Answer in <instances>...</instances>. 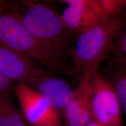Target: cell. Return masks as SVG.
Listing matches in <instances>:
<instances>
[{
    "label": "cell",
    "mask_w": 126,
    "mask_h": 126,
    "mask_svg": "<svg viewBox=\"0 0 126 126\" xmlns=\"http://www.w3.org/2000/svg\"><path fill=\"white\" fill-rule=\"evenodd\" d=\"M14 81L0 72V97L7 95V93L13 86Z\"/></svg>",
    "instance_id": "obj_14"
},
{
    "label": "cell",
    "mask_w": 126,
    "mask_h": 126,
    "mask_svg": "<svg viewBox=\"0 0 126 126\" xmlns=\"http://www.w3.org/2000/svg\"><path fill=\"white\" fill-rule=\"evenodd\" d=\"M103 19L116 16L125 10L126 0H99Z\"/></svg>",
    "instance_id": "obj_13"
},
{
    "label": "cell",
    "mask_w": 126,
    "mask_h": 126,
    "mask_svg": "<svg viewBox=\"0 0 126 126\" xmlns=\"http://www.w3.org/2000/svg\"><path fill=\"white\" fill-rule=\"evenodd\" d=\"M0 43L25 54L50 72L72 76L76 74L72 65L63 61L32 35L20 19L0 15Z\"/></svg>",
    "instance_id": "obj_3"
},
{
    "label": "cell",
    "mask_w": 126,
    "mask_h": 126,
    "mask_svg": "<svg viewBox=\"0 0 126 126\" xmlns=\"http://www.w3.org/2000/svg\"><path fill=\"white\" fill-rule=\"evenodd\" d=\"M15 91L23 115L32 125L62 126L58 110L36 90L20 82Z\"/></svg>",
    "instance_id": "obj_5"
},
{
    "label": "cell",
    "mask_w": 126,
    "mask_h": 126,
    "mask_svg": "<svg viewBox=\"0 0 126 126\" xmlns=\"http://www.w3.org/2000/svg\"><path fill=\"white\" fill-rule=\"evenodd\" d=\"M91 75L92 119L102 126H124L122 107L112 83L98 70L91 72Z\"/></svg>",
    "instance_id": "obj_4"
},
{
    "label": "cell",
    "mask_w": 126,
    "mask_h": 126,
    "mask_svg": "<svg viewBox=\"0 0 126 126\" xmlns=\"http://www.w3.org/2000/svg\"><path fill=\"white\" fill-rule=\"evenodd\" d=\"M109 55V66L126 63V21L114 39Z\"/></svg>",
    "instance_id": "obj_12"
},
{
    "label": "cell",
    "mask_w": 126,
    "mask_h": 126,
    "mask_svg": "<svg viewBox=\"0 0 126 126\" xmlns=\"http://www.w3.org/2000/svg\"><path fill=\"white\" fill-rule=\"evenodd\" d=\"M86 126H102L93 120H91Z\"/></svg>",
    "instance_id": "obj_15"
},
{
    "label": "cell",
    "mask_w": 126,
    "mask_h": 126,
    "mask_svg": "<svg viewBox=\"0 0 126 126\" xmlns=\"http://www.w3.org/2000/svg\"><path fill=\"white\" fill-rule=\"evenodd\" d=\"M110 78L126 119V63L109 66Z\"/></svg>",
    "instance_id": "obj_11"
},
{
    "label": "cell",
    "mask_w": 126,
    "mask_h": 126,
    "mask_svg": "<svg viewBox=\"0 0 126 126\" xmlns=\"http://www.w3.org/2000/svg\"><path fill=\"white\" fill-rule=\"evenodd\" d=\"M93 86L91 72L82 75L80 82L74 90L72 98L63 109L68 126H86L92 120Z\"/></svg>",
    "instance_id": "obj_8"
},
{
    "label": "cell",
    "mask_w": 126,
    "mask_h": 126,
    "mask_svg": "<svg viewBox=\"0 0 126 126\" xmlns=\"http://www.w3.org/2000/svg\"><path fill=\"white\" fill-rule=\"evenodd\" d=\"M20 20L32 35L53 54L65 63L71 64L70 61L73 64V33L53 9L45 4H33Z\"/></svg>",
    "instance_id": "obj_1"
},
{
    "label": "cell",
    "mask_w": 126,
    "mask_h": 126,
    "mask_svg": "<svg viewBox=\"0 0 126 126\" xmlns=\"http://www.w3.org/2000/svg\"><path fill=\"white\" fill-rule=\"evenodd\" d=\"M31 126H37V125H32Z\"/></svg>",
    "instance_id": "obj_16"
},
{
    "label": "cell",
    "mask_w": 126,
    "mask_h": 126,
    "mask_svg": "<svg viewBox=\"0 0 126 126\" xmlns=\"http://www.w3.org/2000/svg\"><path fill=\"white\" fill-rule=\"evenodd\" d=\"M67 4L61 17L73 33H81L94 27L103 20L99 0H64Z\"/></svg>",
    "instance_id": "obj_6"
},
{
    "label": "cell",
    "mask_w": 126,
    "mask_h": 126,
    "mask_svg": "<svg viewBox=\"0 0 126 126\" xmlns=\"http://www.w3.org/2000/svg\"><path fill=\"white\" fill-rule=\"evenodd\" d=\"M32 82L33 88L40 94L55 108L62 109L65 107L72 98L73 91L67 82L61 78L48 76L45 73Z\"/></svg>",
    "instance_id": "obj_9"
},
{
    "label": "cell",
    "mask_w": 126,
    "mask_h": 126,
    "mask_svg": "<svg viewBox=\"0 0 126 126\" xmlns=\"http://www.w3.org/2000/svg\"><path fill=\"white\" fill-rule=\"evenodd\" d=\"M126 21V6L118 16L104 19L100 23L80 34L75 45L72 58L73 66L83 74L98 70L107 58L114 39Z\"/></svg>",
    "instance_id": "obj_2"
},
{
    "label": "cell",
    "mask_w": 126,
    "mask_h": 126,
    "mask_svg": "<svg viewBox=\"0 0 126 126\" xmlns=\"http://www.w3.org/2000/svg\"><path fill=\"white\" fill-rule=\"evenodd\" d=\"M33 59L0 44V72L13 81L31 82L45 74Z\"/></svg>",
    "instance_id": "obj_7"
},
{
    "label": "cell",
    "mask_w": 126,
    "mask_h": 126,
    "mask_svg": "<svg viewBox=\"0 0 126 126\" xmlns=\"http://www.w3.org/2000/svg\"><path fill=\"white\" fill-rule=\"evenodd\" d=\"M0 126H28L7 95L0 97Z\"/></svg>",
    "instance_id": "obj_10"
}]
</instances>
